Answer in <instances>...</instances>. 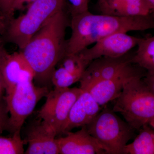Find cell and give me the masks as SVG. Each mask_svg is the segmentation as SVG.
<instances>
[{
  "instance_id": "obj_1",
  "label": "cell",
  "mask_w": 154,
  "mask_h": 154,
  "mask_svg": "<svg viewBox=\"0 0 154 154\" xmlns=\"http://www.w3.org/2000/svg\"><path fill=\"white\" fill-rule=\"evenodd\" d=\"M68 13L63 9L51 17L20 50L33 70L36 86L49 88L56 66L66 53V34L71 19Z\"/></svg>"
},
{
  "instance_id": "obj_2",
  "label": "cell",
  "mask_w": 154,
  "mask_h": 154,
  "mask_svg": "<svg viewBox=\"0 0 154 154\" xmlns=\"http://www.w3.org/2000/svg\"><path fill=\"white\" fill-rule=\"evenodd\" d=\"M71 34L66 54L79 53L102 38L118 33L154 29L151 15L122 17L94 14L90 11L71 17Z\"/></svg>"
},
{
  "instance_id": "obj_3",
  "label": "cell",
  "mask_w": 154,
  "mask_h": 154,
  "mask_svg": "<svg viewBox=\"0 0 154 154\" xmlns=\"http://www.w3.org/2000/svg\"><path fill=\"white\" fill-rule=\"evenodd\" d=\"M145 74L131 77L125 83L113 107V111L120 113L137 130L154 119V94L143 79Z\"/></svg>"
},
{
  "instance_id": "obj_4",
  "label": "cell",
  "mask_w": 154,
  "mask_h": 154,
  "mask_svg": "<svg viewBox=\"0 0 154 154\" xmlns=\"http://www.w3.org/2000/svg\"><path fill=\"white\" fill-rule=\"evenodd\" d=\"M66 8V0H36L26 8L25 14L8 23L7 40L22 49L48 19Z\"/></svg>"
},
{
  "instance_id": "obj_5",
  "label": "cell",
  "mask_w": 154,
  "mask_h": 154,
  "mask_svg": "<svg viewBox=\"0 0 154 154\" xmlns=\"http://www.w3.org/2000/svg\"><path fill=\"white\" fill-rule=\"evenodd\" d=\"M86 127L107 154H123L125 147L133 137L134 130L107 107L100 111Z\"/></svg>"
},
{
  "instance_id": "obj_6",
  "label": "cell",
  "mask_w": 154,
  "mask_h": 154,
  "mask_svg": "<svg viewBox=\"0 0 154 154\" xmlns=\"http://www.w3.org/2000/svg\"><path fill=\"white\" fill-rule=\"evenodd\" d=\"M49 88L41 87L27 81L18 84L5 97L9 116L8 131L21 130L27 118L33 112L38 102L46 97Z\"/></svg>"
},
{
  "instance_id": "obj_7",
  "label": "cell",
  "mask_w": 154,
  "mask_h": 154,
  "mask_svg": "<svg viewBox=\"0 0 154 154\" xmlns=\"http://www.w3.org/2000/svg\"><path fill=\"white\" fill-rule=\"evenodd\" d=\"M81 88H54L46 96L38 116L56 133L63 134L72 106L82 93Z\"/></svg>"
},
{
  "instance_id": "obj_8",
  "label": "cell",
  "mask_w": 154,
  "mask_h": 154,
  "mask_svg": "<svg viewBox=\"0 0 154 154\" xmlns=\"http://www.w3.org/2000/svg\"><path fill=\"white\" fill-rule=\"evenodd\" d=\"M140 38L125 33H115L100 39L92 47L79 53L89 64L94 60L103 57H120L137 46Z\"/></svg>"
},
{
  "instance_id": "obj_9",
  "label": "cell",
  "mask_w": 154,
  "mask_h": 154,
  "mask_svg": "<svg viewBox=\"0 0 154 154\" xmlns=\"http://www.w3.org/2000/svg\"><path fill=\"white\" fill-rule=\"evenodd\" d=\"M146 72L136 65L129 71L111 79L80 81V88L90 93L100 106H104L118 98L128 79L137 75L145 74Z\"/></svg>"
},
{
  "instance_id": "obj_10",
  "label": "cell",
  "mask_w": 154,
  "mask_h": 154,
  "mask_svg": "<svg viewBox=\"0 0 154 154\" xmlns=\"http://www.w3.org/2000/svg\"><path fill=\"white\" fill-rule=\"evenodd\" d=\"M128 53L120 57H103L94 60L80 81L111 79L129 71L137 65L131 62L133 55L128 56Z\"/></svg>"
},
{
  "instance_id": "obj_11",
  "label": "cell",
  "mask_w": 154,
  "mask_h": 154,
  "mask_svg": "<svg viewBox=\"0 0 154 154\" xmlns=\"http://www.w3.org/2000/svg\"><path fill=\"white\" fill-rule=\"evenodd\" d=\"M25 142L28 146L26 154H59L56 133L41 119L30 125Z\"/></svg>"
},
{
  "instance_id": "obj_12",
  "label": "cell",
  "mask_w": 154,
  "mask_h": 154,
  "mask_svg": "<svg viewBox=\"0 0 154 154\" xmlns=\"http://www.w3.org/2000/svg\"><path fill=\"white\" fill-rule=\"evenodd\" d=\"M75 132L69 131L65 136L57 138L60 154H104L102 146L88 132L86 126Z\"/></svg>"
},
{
  "instance_id": "obj_13",
  "label": "cell",
  "mask_w": 154,
  "mask_h": 154,
  "mask_svg": "<svg viewBox=\"0 0 154 154\" xmlns=\"http://www.w3.org/2000/svg\"><path fill=\"white\" fill-rule=\"evenodd\" d=\"M2 72L6 94L19 83L33 81L34 73L22 53L6 52L3 60Z\"/></svg>"
},
{
  "instance_id": "obj_14",
  "label": "cell",
  "mask_w": 154,
  "mask_h": 154,
  "mask_svg": "<svg viewBox=\"0 0 154 154\" xmlns=\"http://www.w3.org/2000/svg\"><path fill=\"white\" fill-rule=\"evenodd\" d=\"M100 111V105L91 94L83 90L71 109L63 134L75 128L88 125Z\"/></svg>"
},
{
  "instance_id": "obj_15",
  "label": "cell",
  "mask_w": 154,
  "mask_h": 154,
  "mask_svg": "<svg viewBox=\"0 0 154 154\" xmlns=\"http://www.w3.org/2000/svg\"><path fill=\"white\" fill-rule=\"evenodd\" d=\"M101 14L117 17H130L151 15L147 0H98Z\"/></svg>"
},
{
  "instance_id": "obj_16",
  "label": "cell",
  "mask_w": 154,
  "mask_h": 154,
  "mask_svg": "<svg viewBox=\"0 0 154 154\" xmlns=\"http://www.w3.org/2000/svg\"><path fill=\"white\" fill-rule=\"evenodd\" d=\"M131 143L125 147L124 154H154V129L149 124L144 125Z\"/></svg>"
},
{
  "instance_id": "obj_17",
  "label": "cell",
  "mask_w": 154,
  "mask_h": 154,
  "mask_svg": "<svg viewBox=\"0 0 154 154\" xmlns=\"http://www.w3.org/2000/svg\"><path fill=\"white\" fill-rule=\"evenodd\" d=\"M131 62L146 71L154 72V35L140 38Z\"/></svg>"
},
{
  "instance_id": "obj_18",
  "label": "cell",
  "mask_w": 154,
  "mask_h": 154,
  "mask_svg": "<svg viewBox=\"0 0 154 154\" xmlns=\"http://www.w3.org/2000/svg\"><path fill=\"white\" fill-rule=\"evenodd\" d=\"M59 64L60 66H62L80 79L89 65L80 53L66 54Z\"/></svg>"
},
{
  "instance_id": "obj_19",
  "label": "cell",
  "mask_w": 154,
  "mask_h": 154,
  "mask_svg": "<svg viewBox=\"0 0 154 154\" xmlns=\"http://www.w3.org/2000/svg\"><path fill=\"white\" fill-rule=\"evenodd\" d=\"M21 130L9 137L0 136V154H25V141L21 137Z\"/></svg>"
},
{
  "instance_id": "obj_20",
  "label": "cell",
  "mask_w": 154,
  "mask_h": 154,
  "mask_svg": "<svg viewBox=\"0 0 154 154\" xmlns=\"http://www.w3.org/2000/svg\"><path fill=\"white\" fill-rule=\"evenodd\" d=\"M80 79L68 71L62 66H59L55 69L51 76V84L54 88L64 89L79 82Z\"/></svg>"
},
{
  "instance_id": "obj_21",
  "label": "cell",
  "mask_w": 154,
  "mask_h": 154,
  "mask_svg": "<svg viewBox=\"0 0 154 154\" xmlns=\"http://www.w3.org/2000/svg\"><path fill=\"white\" fill-rule=\"evenodd\" d=\"M90 0H66L68 12L71 17L89 11Z\"/></svg>"
},
{
  "instance_id": "obj_22",
  "label": "cell",
  "mask_w": 154,
  "mask_h": 154,
  "mask_svg": "<svg viewBox=\"0 0 154 154\" xmlns=\"http://www.w3.org/2000/svg\"><path fill=\"white\" fill-rule=\"evenodd\" d=\"M16 0H0V14L7 24L13 19Z\"/></svg>"
},
{
  "instance_id": "obj_23",
  "label": "cell",
  "mask_w": 154,
  "mask_h": 154,
  "mask_svg": "<svg viewBox=\"0 0 154 154\" xmlns=\"http://www.w3.org/2000/svg\"><path fill=\"white\" fill-rule=\"evenodd\" d=\"M9 113L5 98L3 100L0 96V134L5 131H8Z\"/></svg>"
},
{
  "instance_id": "obj_24",
  "label": "cell",
  "mask_w": 154,
  "mask_h": 154,
  "mask_svg": "<svg viewBox=\"0 0 154 154\" xmlns=\"http://www.w3.org/2000/svg\"><path fill=\"white\" fill-rule=\"evenodd\" d=\"M7 51L3 48L2 45L0 42V96H2L3 91L5 90L4 88V81L2 72V66L4 57Z\"/></svg>"
},
{
  "instance_id": "obj_25",
  "label": "cell",
  "mask_w": 154,
  "mask_h": 154,
  "mask_svg": "<svg viewBox=\"0 0 154 154\" xmlns=\"http://www.w3.org/2000/svg\"><path fill=\"white\" fill-rule=\"evenodd\" d=\"M143 79L149 89L154 94V72L146 71Z\"/></svg>"
},
{
  "instance_id": "obj_26",
  "label": "cell",
  "mask_w": 154,
  "mask_h": 154,
  "mask_svg": "<svg viewBox=\"0 0 154 154\" xmlns=\"http://www.w3.org/2000/svg\"><path fill=\"white\" fill-rule=\"evenodd\" d=\"M36 0H16L14 6V12L17 10H22L27 8L31 3Z\"/></svg>"
},
{
  "instance_id": "obj_27",
  "label": "cell",
  "mask_w": 154,
  "mask_h": 154,
  "mask_svg": "<svg viewBox=\"0 0 154 154\" xmlns=\"http://www.w3.org/2000/svg\"><path fill=\"white\" fill-rule=\"evenodd\" d=\"M7 23L0 14V36L5 32Z\"/></svg>"
},
{
  "instance_id": "obj_28",
  "label": "cell",
  "mask_w": 154,
  "mask_h": 154,
  "mask_svg": "<svg viewBox=\"0 0 154 154\" xmlns=\"http://www.w3.org/2000/svg\"><path fill=\"white\" fill-rule=\"evenodd\" d=\"M152 10V16L154 18V0H147Z\"/></svg>"
},
{
  "instance_id": "obj_29",
  "label": "cell",
  "mask_w": 154,
  "mask_h": 154,
  "mask_svg": "<svg viewBox=\"0 0 154 154\" xmlns=\"http://www.w3.org/2000/svg\"><path fill=\"white\" fill-rule=\"evenodd\" d=\"M149 124L150 126L152 127L154 129V119H152L151 121H150V122L149 123Z\"/></svg>"
}]
</instances>
